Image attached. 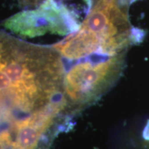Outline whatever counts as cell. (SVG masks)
<instances>
[{
    "mask_svg": "<svg viewBox=\"0 0 149 149\" xmlns=\"http://www.w3.org/2000/svg\"><path fill=\"white\" fill-rule=\"evenodd\" d=\"M68 64L64 95L78 110L92 105L114 84L122 72L124 55L97 53Z\"/></svg>",
    "mask_w": 149,
    "mask_h": 149,
    "instance_id": "cell-1",
    "label": "cell"
},
{
    "mask_svg": "<svg viewBox=\"0 0 149 149\" xmlns=\"http://www.w3.org/2000/svg\"><path fill=\"white\" fill-rule=\"evenodd\" d=\"M8 121H10V115L9 110L6 106L1 102H0V131L4 129L1 126L4 125Z\"/></svg>",
    "mask_w": 149,
    "mask_h": 149,
    "instance_id": "cell-3",
    "label": "cell"
},
{
    "mask_svg": "<svg viewBox=\"0 0 149 149\" xmlns=\"http://www.w3.org/2000/svg\"><path fill=\"white\" fill-rule=\"evenodd\" d=\"M6 29L26 38L51 33L61 36L79 31L80 26L74 12L55 0H44L35 10H24L3 22Z\"/></svg>",
    "mask_w": 149,
    "mask_h": 149,
    "instance_id": "cell-2",
    "label": "cell"
},
{
    "mask_svg": "<svg viewBox=\"0 0 149 149\" xmlns=\"http://www.w3.org/2000/svg\"><path fill=\"white\" fill-rule=\"evenodd\" d=\"M145 133H146L147 138H148L149 140V122H148V124H147L146 128H145Z\"/></svg>",
    "mask_w": 149,
    "mask_h": 149,
    "instance_id": "cell-4",
    "label": "cell"
}]
</instances>
